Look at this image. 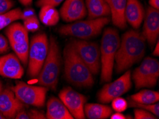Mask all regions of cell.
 <instances>
[{
	"mask_svg": "<svg viewBox=\"0 0 159 119\" xmlns=\"http://www.w3.org/2000/svg\"><path fill=\"white\" fill-rule=\"evenodd\" d=\"M24 107V103L16 98L12 90L7 89L0 92V113L6 118H14Z\"/></svg>",
	"mask_w": 159,
	"mask_h": 119,
	"instance_id": "7c38bea8",
	"label": "cell"
},
{
	"mask_svg": "<svg viewBox=\"0 0 159 119\" xmlns=\"http://www.w3.org/2000/svg\"><path fill=\"white\" fill-rule=\"evenodd\" d=\"M9 41L7 39V38L0 34V54H4L8 52L9 48Z\"/></svg>",
	"mask_w": 159,
	"mask_h": 119,
	"instance_id": "4dcf8cb0",
	"label": "cell"
},
{
	"mask_svg": "<svg viewBox=\"0 0 159 119\" xmlns=\"http://www.w3.org/2000/svg\"><path fill=\"white\" fill-rule=\"evenodd\" d=\"M49 42L44 33L33 36L29 50L28 74L31 77H37L49 52Z\"/></svg>",
	"mask_w": 159,
	"mask_h": 119,
	"instance_id": "8992f818",
	"label": "cell"
},
{
	"mask_svg": "<svg viewBox=\"0 0 159 119\" xmlns=\"http://www.w3.org/2000/svg\"><path fill=\"white\" fill-rule=\"evenodd\" d=\"M46 116L48 119H74L63 102L56 97H52L48 101Z\"/></svg>",
	"mask_w": 159,
	"mask_h": 119,
	"instance_id": "ac0fdd59",
	"label": "cell"
},
{
	"mask_svg": "<svg viewBox=\"0 0 159 119\" xmlns=\"http://www.w3.org/2000/svg\"><path fill=\"white\" fill-rule=\"evenodd\" d=\"M19 2L25 7H29L32 4V0H19Z\"/></svg>",
	"mask_w": 159,
	"mask_h": 119,
	"instance_id": "8d00e7d4",
	"label": "cell"
},
{
	"mask_svg": "<svg viewBox=\"0 0 159 119\" xmlns=\"http://www.w3.org/2000/svg\"><path fill=\"white\" fill-rule=\"evenodd\" d=\"M112 101V108L116 112H124L126 110L128 107V103L124 98H121V96L116 97L113 99Z\"/></svg>",
	"mask_w": 159,
	"mask_h": 119,
	"instance_id": "4316f807",
	"label": "cell"
},
{
	"mask_svg": "<svg viewBox=\"0 0 159 119\" xmlns=\"http://www.w3.org/2000/svg\"><path fill=\"white\" fill-rule=\"evenodd\" d=\"M149 4L153 8L159 9V0H149Z\"/></svg>",
	"mask_w": 159,
	"mask_h": 119,
	"instance_id": "d590c367",
	"label": "cell"
},
{
	"mask_svg": "<svg viewBox=\"0 0 159 119\" xmlns=\"http://www.w3.org/2000/svg\"><path fill=\"white\" fill-rule=\"evenodd\" d=\"M131 73L127 71L114 82L103 86L98 94V99L103 103H107L116 97L126 94L131 87Z\"/></svg>",
	"mask_w": 159,
	"mask_h": 119,
	"instance_id": "30bf717a",
	"label": "cell"
},
{
	"mask_svg": "<svg viewBox=\"0 0 159 119\" xmlns=\"http://www.w3.org/2000/svg\"><path fill=\"white\" fill-rule=\"evenodd\" d=\"M13 6L14 2L11 0H0V14L9 11Z\"/></svg>",
	"mask_w": 159,
	"mask_h": 119,
	"instance_id": "f546056e",
	"label": "cell"
},
{
	"mask_svg": "<svg viewBox=\"0 0 159 119\" xmlns=\"http://www.w3.org/2000/svg\"><path fill=\"white\" fill-rule=\"evenodd\" d=\"M2 91V82L0 81V92H1Z\"/></svg>",
	"mask_w": 159,
	"mask_h": 119,
	"instance_id": "ab89813d",
	"label": "cell"
},
{
	"mask_svg": "<svg viewBox=\"0 0 159 119\" xmlns=\"http://www.w3.org/2000/svg\"><path fill=\"white\" fill-rule=\"evenodd\" d=\"M84 114L89 119H106L112 114V109L102 104L87 103L84 105Z\"/></svg>",
	"mask_w": 159,
	"mask_h": 119,
	"instance_id": "44dd1931",
	"label": "cell"
},
{
	"mask_svg": "<svg viewBox=\"0 0 159 119\" xmlns=\"http://www.w3.org/2000/svg\"><path fill=\"white\" fill-rule=\"evenodd\" d=\"M6 118L5 117H4V116H3V115H2V114L1 113H0V119H5Z\"/></svg>",
	"mask_w": 159,
	"mask_h": 119,
	"instance_id": "f35d334b",
	"label": "cell"
},
{
	"mask_svg": "<svg viewBox=\"0 0 159 119\" xmlns=\"http://www.w3.org/2000/svg\"><path fill=\"white\" fill-rule=\"evenodd\" d=\"M16 118V119H30V116H29L28 112H26L25 109L22 108L16 114L15 118Z\"/></svg>",
	"mask_w": 159,
	"mask_h": 119,
	"instance_id": "836d02e7",
	"label": "cell"
},
{
	"mask_svg": "<svg viewBox=\"0 0 159 119\" xmlns=\"http://www.w3.org/2000/svg\"><path fill=\"white\" fill-rule=\"evenodd\" d=\"M64 0H38L37 2V6L39 7H42L43 6H52V7H57L59 6L62 2Z\"/></svg>",
	"mask_w": 159,
	"mask_h": 119,
	"instance_id": "f1b7e54d",
	"label": "cell"
},
{
	"mask_svg": "<svg viewBox=\"0 0 159 119\" xmlns=\"http://www.w3.org/2000/svg\"><path fill=\"white\" fill-rule=\"evenodd\" d=\"M111 119H126V116L123 115L121 112H116L110 116Z\"/></svg>",
	"mask_w": 159,
	"mask_h": 119,
	"instance_id": "e575fe53",
	"label": "cell"
},
{
	"mask_svg": "<svg viewBox=\"0 0 159 119\" xmlns=\"http://www.w3.org/2000/svg\"><path fill=\"white\" fill-rule=\"evenodd\" d=\"M129 105L131 107H136L138 108L145 109V110L149 111V112L152 113L153 115H155L156 117H159V104L158 102L153 104H143L139 103L137 102H135L130 99Z\"/></svg>",
	"mask_w": 159,
	"mask_h": 119,
	"instance_id": "d4e9b609",
	"label": "cell"
},
{
	"mask_svg": "<svg viewBox=\"0 0 159 119\" xmlns=\"http://www.w3.org/2000/svg\"><path fill=\"white\" fill-rule=\"evenodd\" d=\"M5 34L10 45L19 44L29 41L28 31L20 23H14L7 26Z\"/></svg>",
	"mask_w": 159,
	"mask_h": 119,
	"instance_id": "d6986e66",
	"label": "cell"
},
{
	"mask_svg": "<svg viewBox=\"0 0 159 119\" xmlns=\"http://www.w3.org/2000/svg\"><path fill=\"white\" fill-rule=\"evenodd\" d=\"M87 14L86 4L84 0H65L60 9L62 19L66 22L80 20Z\"/></svg>",
	"mask_w": 159,
	"mask_h": 119,
	"instance_id": "9a60e30c",
	"label": "cell"
},
{
	"mask_svg": "<svg viewBox=\"0 0 159 119\" xmlns=\"http://www.w3.org/2000/svg\"><path fill=\"white\" fill-rule=\"evenodd\" d=\"M134 117L136 119H155L157 118L152 113L145 110V109H136L134 110Z\"/></svg>",
	"mask_w": 159,
	"mask_h": 119,
	"instance_id": "83f0119b",
	"label": "cell"
},
{
	"mask_svg": "<svg viewBox=\"0 0 159 119\" xmlns=\"http://www.w3.org/2000/svg\"><path fill=\"white\" fill-rule=\"evenodd\" d=\"M153 54L154 56H157V57L159 55V42H158V39L157 40V42H156V47H155V48H154V50H153Z\"/></svg>",
	"mask_w": 159,
	"mask_h": 119,
	"instance_id": "74e56055",
	"label": "cell"
},
{
	"mask_svg": "<svg viewBox=\"0 0 159 119\" xmlns=\"http://www.w3.org/2000/svg\"><path fill=\"white\" fill-rule=\"evenodd\" d=\"M146 39L139 31L129 30L122 36L115 56V69L118 74L126 71L142 59L145 54Z\"/></svg>",
	"mask_w": 159,
	"mask_h": 119,
	"instance_id": "6da1fadb",
	"label": "cell"
},
{
	"mask_svg": "<svg viewBox=\"0 0 159 119\" xmlns=\"http://www.w3.org/2000/svg\"><path fill=\"white\" fill-rule=\"evenodd\" d=\"M21 9L16 8L0 14V30L10 25L14 21L21 19Z\"/></svg>",
	"mask_w": 159,
	"mask_h": 119,
	"instance_id": "cb8c5ba5",
	"label": "cell"
},
{
	"mask_svg": "<svg viewBox=\"0 0 159 119\" xmlns=\"http://www.w3.org/2000/svg\"><path fill=\"white\" fill-rule=\"evenodd\" d=\"M86 7L89 19L105 17L111 14L106 0H86Z\"/></svg>",
	"mask_w": 159,
	"mask_h": 119,
	"instance_id": "ffe728a7",
	"label": "cell"
},
{
	"mask_svg": "<svg viewBox=\"0 0 159 119\" xmlns=\"http://www.w3.org/2000/svg\"><path fill=\"white\" fill-rule=\"evenodd\" d=\"M59 99L66 106L74 118L84 119V105L86 102V97L84 96L71 87H66L60 91Z\"/></svg>",
	"mask_w": 159,
	"mask_h": 119,
	"instance_id": "8fae6325",
	"label": "cell"
},
{
	"mask_svg": "<svg viewBox=\"0 0 159 119\" xmlns=\"http://www.w3.org/2000/svg\"><path fill=\"white\" fill-rule=\"evenodd\" d=\"M71 43L91 74H98L101 67V52L98 43L83 39H74Z\"/></svg>",
	"mask_w": 159,
	"mask_h": 119,
	"instance_id": "ba28073f",
	"label": "cell"
},
{
	"mask_svg": "<svg viewBox=\"0 0 159 119\" xmlns=\"http://www.w3.org/2000/svg\"><path fill=\"white\" fill-rule=\"evenodd\" d=\"M16 98L23 103L37 107L44 106L48 89L45 86H31L19 81L12 88Z\"/></svg>",
	"mask_w": 159,
	"mask_h": 119,
	"instance_id": "9c48e42d",
	"label": "cell"
},
{
	"mask_svg": "<svg viewBox=\"0 0 159 119\" xmlns=\"http://www.w3.org/2000/svg\"><path fill=\"white\" fill-rule=\"evenodd\" d=\"M24 74L21 61L15 54H9L0 57V76L18 79Z\"/></svg>",
	"mask_w": 159,
	"mask_h": 119,
	"instance_id": "5bb4252c",
	"label": "cell"
},
{
	"mask_svg": "<svg viewBox=\"0 0 159 119\" xmlns=\"http://www.w3.org/2000/svg\"><path fill=\"white\" fill-rule=\"evenodd\" d=\"M159 77V62L157 59L146 57L141 64L134 70L133 80L136 89L152 88L155 86Z\"/></svg>",
	"mask_w": 159,
	"mask_h": 119,
	"instance_id": "52a82bcc",
	"label": "cell"
},
{
	"mask_svg": "<svg viewBox=\"0 0 159 119\" xmlns=\"http://www.w3.org/2000/svg\"><path fill=\"white\" fill-rule=\"evenodd\" d=\"M109 7L113 24L121 30L126 27L125 10L127 0H106Z\"/></svg>",
	"mask_w": 159,
	"mask_h": 119,
	"instance_id": "e0dca14e",
	"label": "cell"
},
{
	"mask_svg": "<svg viewBox=\"0 0 159 119\" xmlns=\"http://www.w3.org/2000/svg\"><path fill=\"white\" fill-rule=\"evenodd\" d=\"M61 54L56 39L51 37L49 52L38 75V83L41 86L56 90L61 69Z\"/></svg>",
	"mask_w": 159,
	"mask_h": 119,
	"instance_id": "277c9868",
	"label": "cell"
},
{
	"mask_svg": "<svg viewBox=\"0 0 159 119\" xmlns=\"http://www.w3.org/2000/svg\"><path fill=\"white\" fill-rule=\"evenodd\" d=\"M24 26L28 31L35 32L39 29V21L35 15L32 16V17L25 19L24 20Z\"/></svg>",
	"mask_w": 159,
	"mask_h": 119,
	"instance_id": "484cf974",
	"label": "cell"
},
{
	"mask_svg": "<svg viewBox=\"0 0 159 119\" xmlns=\"http://www.w3.org/2000/svg\"><path fill=\"white\" fill-rule=\"evenodd\" d=\"M109 21L110 19L108 16L75 21L62 26L59 29V33L62 35L74 36L80 39H89L99 34Z\"/></svg>",
	"mask_w": 159,
	"mask_h": 119,
	"instance_id": "5b68a950",
	"label": "cell"
},
{
	"mask_svg": "<svg viewBox=\"0 0 159 119\" xmlns=\"http://www.w3.org/2000/svg\"><path fill=\"white\" fill-rule=\"evenodd\" d=\"M39 15L41 21L47 26H54L59 21V12L52 6L42 7Z\"/></svg>",
	"mask_w": 159,
	"mask_h": 119,
	"instance_id": "7402d4cb",
	"label": "cell"
},
{
	"mask_svg": "<svg viewBox=\"0 0 159 119\" xmlns=\"http://www.w3.org/2000/svg\"><path fill=\"white\" fill-rule=\"evenodd\" d=\"M144 9L139 0H127L125 19L134 29L140 27L144 19Z\"/></svg>",
	"mask_w": 159,
	"mask_h": 119,
	"instance_id": "2e32d148",
	"label": "cell"
},
{
	"mask_svg": "<svg viewBox=\"0 0 159 119\" xmlns=\"http://www.w3.org/2000/svg\"><path fill=\"white\" fill-rule=\"evenodd\" d=\"M64 76L66 81L77 87L89 88L94 84L93 74L69 42L64 50Z\"/></svg>",
	"mask_w": 159,
	"mask_h": 119,
	"instance_id": "7a4b0ae2",
	"label": "cell"
},
{
	"mask_svg": "<svg viewBox=\"0 0 159 119\" xmlns=\"http://www.w3.org/2000/svg\"><path fill=\"white\" fill-rule=\"evenodd\" d=\"M35 15V11L32 8H26L25 10L22 11V13H21V19L25 20L26 19L32 17V16Z\"/></svg>",
	"mask_w": 159,
	"mask_h": 119,
	"instance_id": "d6a6232c",
	"label": "cell"
},
{
	"mask_svg": "<svg viewBox=\"0 0 159 119\" xmlns=\"http://www.w3.org/2000/svg\"><path fill=\"white\" fill-rule=\"evenodd\" d=\"M30 119H45L47 118L45 114L42 111H39L34 109H32L28 112Z\"/></svg>",
	"mask_w": 159,
	"mask_h": 119,
	"instance_id": "1f68e13d",
	"label": "cell"
},
{
	"mask_svg": "<svg viewBox=\"0 0 159 119\" xmlns=\"http://www.w3.org/2000/svg\"><path fill=\"white\" fill-rule=\"evenodd\" d=\"M146 40L151 47L157 42L159 36V11L148 7L144 16L143 34Z\"/></svg>",
	"mask_w": 159,
	"mask_h": 119,
	"instance_id": "4fadbf2b",
	"label": "cell"
},
{
	"mask_svg": "<svg viewBox=\"0 0 159 119\" xmlns=\"http://www.w3.org/2000/svg\"><path fill=\"white\" fill-rule=\"evenodd\" d=\"M130 99L139 103L153 104L158 102L159 94L158 91L143 89L138 92V93L132 95L130 97Z\"/></svg>",
	"mask_w": 159,
	"mask_h": 119,
	"instance_id": "603a6c76",
	"label": "cell"
},
{
	"mask_svg": "<svg viewBox=\"0 0 159 119\" xmlns=\"http://www.w3.org/2000/svg\"><path fill=\"white\" fill-rule=\"evenodd\" d=\"M120 36L118 31L113 28H107L103 31L101 44V81L109 82L112 79L115 56L120 44Z\"/></svg>",
	"mask_w": 159,
	"mask_h": 119,
	"instance_id": "3957f363",
	"label": "cell"
}]
</instances>
